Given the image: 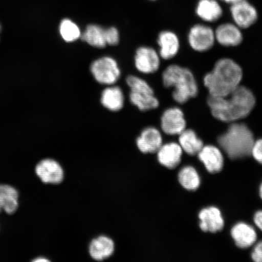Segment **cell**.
Returning <instances> with one entry per match:
<instances>
[{"mask_svg": "<svg viewBox=\"0 0 262 262\" xmlns=\"http://www.w3.org/2000/svg\"><path fill=\"white\" fill-rule=\"evenodd\" d=\"M161 128L168 136H179L186 129V120L181 108L173 106L164 111L161 117Z\"/></svg>", "mask_w": 262, "mask_h": 262, "instance_id": "cell-7", "label": "cell"}, {"mask_svg": "<svg viewBox=\"0 0 262 262\" xmlns=\"http://www.w3.org/2000/svg\"><path fill=\"white\" fill-rule=\"evenodd\" d=\"M230 11L234 24L241 29L250 28L257 21V9L247 0L231 5Z\"/></svg>", "mask_w": 262, "mask_h": 262, "instance_id": "cell-10", "label": "cell"}, {"mask_svg": "<svg viewBox=\"0 0 262 262\" xmlns=\"http://www.w3.org/2000/svg\"><path fill=\"white\" fill-rule=\"evenodd\" d=\"M222 2H224L225 3H228V4L233 5L235 3L240 2L242 1H244V0H221Z\"/></svg>", "mask_w": 262, "mask_h": 262, "instance_id": "cell-32", "label": "cell"}, {"mask_svg": "<svg viewBox=\"0 0 262 262\" xmlns=\"http://www.w3.org/2000/svg\"><path fill=\"white\" fill-rule=\"evenodd\" d=\"M80 38L94 48L102 49L106 47L104 29L99 25H88L83 34H81Z\"/></svg>", "mask_w": 262, "mask_h": 262, "instance_id": "cell-24", "label": "cell"}, {"mask_svg": "<svg viewBox=\"0 0 262 262\" xmlns=\"http://www.w3.org/2000/svg\"><path fill=\"white\" fill-rule=\"evenodd\" d=\"M127 86L130 88V91H154L152 88L146 81L135 75H129L126 79Z\"/></svg>", "mask_w": 262, "mask_h": 262, "instance_id": "cell-27", "label": "cell"}, {"mask_svg": "<svg viewBox=\"0 0 262 262\" xmlns=\"http://www.w3.org/2000/svg\"><path fill=\"white\" fill-rule=\"evenodd\" d=\"M159 47V54L163 60H169L178 54L180 42L178 35L171 31H164L160 33L157 38Z\"/></svg>", "mask_w": 262, "mask_h": 262, "instance_id": "cell-14", "label": "cell"}, {"mask_svg": "<svg viewBox=\"0 0 262 262\" xmlns=\"http://www.w3.org/2000/svg\"><path fill=\"white\" fill-rule=\"evenodd\" d=\"M214 32L215 41L224 47H236L244 40L242 29L231 23L219 25Z\"/></svg>", "mask_w": 262, "mask_h": 262, "instance_id": "cell-11", "label": "cell"}, {"mask_svg": "<svg viewBox=\"0 0 262 262\" xmlns=\"http://www.w3.org/2000/svg\"><path fill=\"white\" fill-rule=\"evenodd\" d=\"M252 259L255 262H262V241L255 246L251 254Z\"/></svg>", "mask_w": 262, "mask_h": 262, "instance_id": "cell-30", "label": "cell"}, {"mask_svg": "<svg viewBox=\"0 0 262 262\" xmlns=\"http://www.w3.org/2000/svg\"><path fill=\"white\" fill-rule=\"evenodd\" d=\"M231 234L235 245L242 249L252 247L257 238V232L254 228L244 222L235 225L231 229Z\"/></svg>", "mask_w": 262, "mask_h": 262, "instance_id": "cell-18", "label": "cell"}, {"mask_svg": "<svg viewBox=\"0 0 262 262\" xmlns=\"http://www.w3.org/2000/svg\"><path fill=\"white\" fill-rule=\"evenodd\" d=\"M157 153V160L165 168L172 169L181 162L183 150L179 144L171 142L162 145Z\"/></svg>", "mask_w": 262, "mask_h": 262, "instance_id": "cell-17", "label": "cell"}, {"mask_svg": "<svg viewBox=\"0 0 262 262\" xmlns=\"http://www.w3.org/2000/svg\"><path fill=\"white\" fill-rule=\"evenodd\" d=\"M190 47L195 52H207L216 42L214 30L208 25L196 24L190 29L188 34Z\"/></svg>", "mask_w": 262, "mask_h": 262, "instance_id": "cell-6", "label": "cell"}, {"mask_svg": "<svg viewBox=\"0 0 262 262\" xmlns=\"http://www.w3.org/2000/svg\"><path fill=\"white\" fill-rule=\"evenodd\" d=\"M217 142L231 159H243L251 155L255 142L254 134L247 124L240 122L230 123Z\"/></svg>", "mask_w": 262, "mask_h": 262, "instance_id": "cell-4", "label": "cell"}, {"mask_svg": "<svg viewBox=\"0 0 262 262\" xmlns=\"http://www.w3.org/2000/svg\"><path fill=\"white\" fill-rule=\"evenodd\" d=\"M160 57L159 52L149 47L137 49L134 57V64L137 70L144 74L156 73L159 70Z\"/></svg>", "mask_w": 262, "mask_h": 262, "instance_id": "cell-9", "label": "cell"}, {"mask_svg": "<svg viewBox=\"0 0 262 262\" xmlns=\"http://www.w3.org/2000/svg\"><path fill=\"white\" fill-rule=\"evenodd\" d=\"M116 250V244L112 238L101 235L93 239L88 247V252L93 259L103 261L111 257Z\"/></svg>", "mask_w": 262, "mask_h": 262, "instance_id": "cell-13", "label": "cell"}, {"mask_svg": "<svg viewBox=\"0 0 262 262\" xmlns=\"http://www.w3.org/2000/svg\"><path fill=\"white\" fill-rule=\"evenodd\" d=\"M254 222L257 227L262 232V211H258L254 216Z\"/></svg>", "mask_w": 262, "mask_h": 262, "instance_id": "cell-31", "label": "cell"}, {"mask_svg": "<svg viewBox=\"0 0 262 262\" xmlns=\"http://www.w3.org/2000/svg\"><path fill=\"white\" fill-rule=\"evenodd\" d=\"M178 180L182 187L188 191H194L201 185V178L194 167L187 166L180 170Z\"/></svg>", "mask_w": 262, "mask_h": 262, "instance_id": "cell-25", "label": "cell"}, {"mask_svg": "<svg viewBox=\"0 0 262 262\" xmlns=\"http://www.w3.org/2000/svg\"><path fill=\"white\" fill-rule=\"evenodd\" d=\"M34 261H37V262H40L41 261H49V260L48 259H47V258H37V259L34 260Z\"/></svg>", "mask_w": 262, "mask_h": 262, "instance_id": "cell-33", "label": "cell"}, {"mask_svg": "<svg viewBox=\"0 0 262 262\" xmlns=\"http://www.w3.org/2000/svg\"><path fill=\"white\" fill-rule=\"evenodd\" d=\"M101 103L107 110L117 112L122 109L124 103L123 92L119 86L111 85L101 93Z\"/></svg>", "mask_w": 262, "mask_h": 262, "instance_id": "cell-19", "label": "cell"}, {"mask_svg": "<svg viewBox=\"0 0 262 262\" xmlns=\"http://www.w3.org/2000/svg\"><path fill=\"white\" fill-rule=\"evenodd\" d=\"M162 145V134L153 126L144 129L136 139L137 149L143 155L157 153Z\"/></svg>", "mask_w": 262, "mask_h": 262, "instance_id": "cell-12", "label": "cell"}, {"mask_svg": "<svg viewBox=\"0 0 262 262\" xmlns=\"http://www.w3.org/2000/svg\"><path fill=\"white\" fill-rule=\"evenodd\" d=\"M35 173L42 183L58 185L63 182L64 171L58 162L52 159L41 160L35 167Z\"/></svg>", "mask_w": 262, "mask_h": 262, "instance_id": "cell-8", "label": "cell"}, {"mask_svg": "<svg viewBox=\"0 0 262 262\" xmlns=\"http://www.w3.org/2000/svg\"><path fill=\"white\" fill-rule=\"evenodd\" d=\"M243 77V70L237 62L230 58H222L205 75L203 82L209 96L221 97L228 96L241 86Z\"/></svg>", "mask_w": 262, "mask_h": 262, "instance_id": "cell-2", "label": "cell"}, {"mask_svg": "<svg viewBox=\"0 0 262 262\" xmlns=\"http://www.w3.org/2000/svg\"><path fill=\"white\" fill-rule=\"evenodd\" d=\"M18 208V192L8 185H0V212L14 214Z\"/></svg>", "mask_w": 262, "mask_h": 262, "instance_id": "cell-22", "label": "cell"}, {"mask_svg": "<svg viewBox=\"0 0 262 262\" xmlns=\"http://www.w3.org/2000/svg\"><path fill=\"white\" fill-rule=\"evenodd\" d=\"M198 155L199 160L204 164L209 172L218 173L224 168V156L217 147L213 145L204 146Z\"/></svg>", "mask_w": 262, "mask_h": 262, "instance_id": "cell-16", "label": "cell"}, {"mask_svg": "<svg viewBox=\"0 0 262 262\" xmlns=\"http://www.w3.org/2000/svg\"><path fill=\"white\" fill-rule=\"evenodd\" d=\"M179 143L183 151L190 156H195L204 146L203 141L199 139L194 130L186 129L179 134Z\"/></svg>", "mask_w": 262, "mask_h": 262, "instance_id": "cell-23", "label": "cell"}, {"mask_svg": "<svg viewBox=\"0 0 262 262\" xmlns=\"http://www.w3.org/2000/svg\"><path fill=\"white\" fill-rule=\"evenodd\" d=\"M130 102L142 111H147L157 109L159 106L160 101L155 96L154 91H130Z\"/></svg>", "mask_w": 262, "mask_h": 262, "instance_id": "cell-21", "label": "cell"}, {"mask_svg": "<svg viewBox=\"0 0 262 262\" xmlns=\"http://www.w3.org/2000/svg\"><path fill=\"white\" fill-rule=\"evenodd\" d=\"M195 12L202 20L212 23L217 21L223 15V10L216 0H200Z\"/></svg>", "mask_w": 262, "mask_h": 262, "instance_id": "cell-20", "label": "cell"}, {"mask_svg": "<svg viewBox=\"0 0 262 262\" xmlns=\"http://www.w3.org/2000/svg\"><path fill=\"white\" fill-rule=\"evenodd\" d=\"M2 31V26L0 25V32H1Z\"/></svg>", "mask_w": 262, "mask_h": 262, "instance_id": "cell-35", "label": "cell"}, {"mask_svg": "<svg viewBox=\"0 0 262 262\" xmlns=\"http://www.w3.org/2000/svg\"><path fill=\"white\" fill-rule=\"evenodd\" d=\"M164 86L172 88L173 100L185 104L198 96L199 86L194 74L189 69L179 64L168 66L162 73Z\"/></svg>", "mask_w": 262, "mask_h": 262, "instance_id": "cell-3", "label": "cell"}, {"mask_svg": "<svg viewBox=\"0 0 262 262\" xmlns=\"http://www.w3.org/2000/svg\"><path fill=\"white\" fill-rule=\"evenodd\" d=\"M251 155L257 162L262 165V138L255 140L251 150Z\"/></svg>", "mask_w": 262, "mask_h": 262, "instance_id": "cell-29", "label": "cell"}, {"mask_svg": "<svg viewBox=\"0 0 262 262\" xmlns=\"http://www.w3.org/2000/svg\"><path fill=\"white\" fill-rule=\"evenodd\" d=\"M259 195L260 196L261 199L262 200V183L259 188Z\"/></svg>", "mask_w": 262, "mask_h": 262, "instance_id": "cell-34", "label": "cell"}, {"mask_svg": "<svg viewBox=\"0 0 262 262\" xmlns=\"http://www.w3.org/2000/svg\"><path fill=\"white\" fill-rule=\"evenodd\" d=\"M200 228L204 232L212 233L222 230L224 227V220L220 209L214 206L203 209L199 212Z\"/></svg>", "mask_w": 262, "mask_h": 262, "instance_id": "cell-15", "label": "cell"}, {"mask_svg": "<svg viewBox=\"0 0 262 262\" xmlns=\"http://www.w3.org/2000/svg\"><path fill=\"white\" fill-rule=\"evenodd\" d=\"M91 73L98 83L111 86L117 83L121 76L117 61L113 57L104 56L92 63Z\"/></svg>", "mask_w": 262, "mask_h": 262, "instance_id": "cell-5", "label": "cell"}, {"mask_svg": "<svg viewBox=\"0 0 262 262\" xmlns=\"http://www.w3.org/2000/svg\"><path fill=\"white\" fill-rule=\"evenodd\" d=\"M207 104L215 119L231 123L245 119L253 112L256 98L250 88L241 84L228 96H208Z\"/></svg>", "mask_w": 262, "mask_h": 262, "instance_id": "cell-1", "label": "cell"}, {"mask_svg": "<svg viewBox=\"0 0 262 262\" xmlns=\"http://www.w3.org/2000/svg\"><path fill=\"white\" fill-rule=\"evenodd\" d=\"M59 31L63 40L67 42H73L80 38L81 32L76 24L70 19H64L59 27Z\"/></svg>", "mask_w": 262, "mask_h": 262, "instance_id": "cell-26", "label": "cell"}, {"mask_svg": "<svg viewBox=\"0 0 262 262\" xmlns=\"http://www.w3.org/2000/svg\"><path fill=\"white\" fill-rule=\"evenodd\" d=\"M104 39L106 45L116 46L119 44L120 34L118 29L114 27L104 29Z\"/></svg>", "mask_w": 262, "mask_h": 262, "instance_id": "cell-28", "label": "cell"}]
</instances>
